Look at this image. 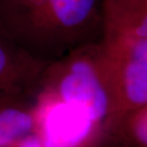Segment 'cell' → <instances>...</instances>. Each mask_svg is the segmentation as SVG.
I'll use <instances>...</instances> for the list:
<instances>
[{
	"mask_svg": "<svg viewBox=\"0 0 147 147\" xmlns=\"http://www.w3.org/2000/svg\"><path fill=\"white\" fill-rule=\"evenodd\" d=\"M47 92L79 106L97 125L114 115L115 93L100 43L80 47L51 64Z\"/></svg>",
	"mask_w": 147,
	"mask_h": 147,
	"instance_id": "6da1fadb",
	"label": "cell"
},
{
	"mask_svg": "<svg viewBox=\"0 0 147 147\" xmlns=\"http://www.w3.org/2000/svg\"><path fill=\"white\" fill-rule=\"evenodd\" d=\"M14 147H44L42 139L37 131L23 138Z\"/></svg>",
	"mask_w": 147,
	"mask_h": 147,
	"instance_id": "ba28073f",
	"label": "cell"
},
{
	"mask_svg": "<svg viewBox=\"0 0 147 147\" xmlns=\"http://www.w3.org/2000/svg\"><path fill=\"white\" fill-rule=\"evenodd\" d=\"M114 139L123 147H147V104L110 122Z\"/></svg>",
	"mask_w": 147,
	"mask_h": 147,
	"instance_id": "52a82bcc",
	"label": "cell"
},
{
	"mask_svg": "<svg viewBox=\"0 0 147 147\" xmlns=\"http://www.w3.org/2000/svg\"><path fill=\"white\" fill-rule=\"evenodd\" d=\"M100 45L115 92L112 121L147 104V40L109 38Z\"/></svg>",
	"mask_w": 147,
	"mask_h": 147,
	"instance_id": "7a4b0ae2",
	"label": "cell"
},
{
	"mask_svg": "<svg viewBox=\"0 0 147 147\" xmlns=\"http://www.w3.org/2000/svg\"><path fill=\"white\" fill-rule=\"evenodd\" d=\"M35 113L44 147H88L100 127L79 106L47 95Z\"/></svg>",
	"mask_w": 147,
	"mask_h": 147,
	"instance_id": "3957f363",
	"label": "cell"
},
{
	"mask_svg": "<svg viewBox=\"0 0 147 147\" xmlns=\"http://www.w3.org/2000/svg\"><path fill=\"white\" fill-rule=\"evenodd\" d=\"M110 147H123V146H121L119 143H118L117 142H115L114 144H112V145H110Z\"/></svg>",
	"mask_w": 147,
	"mask_h": 147,
	"instance_id": "9c48e42d",
	"label": "cell"
},
{
	"mask_svg": "<svg viewBox=\"0 0 147 147\" xmlns=\"http://www.w3.org/2000/svg\"><path fill=\"white\" fill-rule=\"evenodd\" d=\"M16 95L0 93V147H14L36 131L35 109L19 103Z\"/></svg>",
	"mask_w": 147,
	"mask_h": 147,
	"instance_id": "8992f818",
	"label": "cell"
},
{
	"mask_svg": "<svg viewBox=\"0 0 147 147\" xmlns=\"http://www.w3.org/2000/svg\"><path fill=\"white\" fill-rule=\"evenodd\" d=\"M102 23L106 38L147 40V0H103Z\"/></svg>",
	"mask_w": 147,
	"mask_h": 147,
	"instance_id": "277c9868",
	"label": "cell"
},
{
	"mask_svg": "<svg viewBox=\"0 0 147 147\" xmlns=\"http://www.w3.org/2000/svg\"><path fill=\"white\" fill-rule=\"evenodd\" d=\"M46 65L36 62L0 33V93L17 95Z\"/></svg>",
	"mask_w": 147,
	"mask_h": 147,
	"instance_id": "5b68a950",
	"label": "cell"
}]
</instances>
